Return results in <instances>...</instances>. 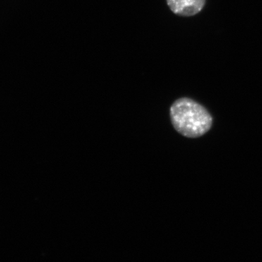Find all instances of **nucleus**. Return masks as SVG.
Masks as SVG:
<instances>
[{
	"mask_svg": "<svg viewBox=\"0 0 262 262\" xmlns=\"http://www.w3.org/2000/svg\"><path fill=\"white\" fill-rule=\"evenodd\" d=\"M170 113L174 128L185 137H201L209 131L213 124L208 110L190 98L177 100L170 107Z\"/></svg>",
	"mask_w": 262,
	"mask_h": 262,
	"instance_id": "f257e3e1",
	"label": "nucleus"
},
{
	"mask_svg": "<svg viewBox=\"0 0 262 262\" xmlns=\"http://www.w3.org/2000/svg\"><path fill=\"white\" fill-rule=\"evenodd\" d=\"M169 8L175 14L192 16L204 8L206 0H166Z\"/></svg>",
	"mask_w": 262,
	"mask_h": 262,
	"instance_id": "f03ea898",
	"label": "nucleus"
}]
</instances>
